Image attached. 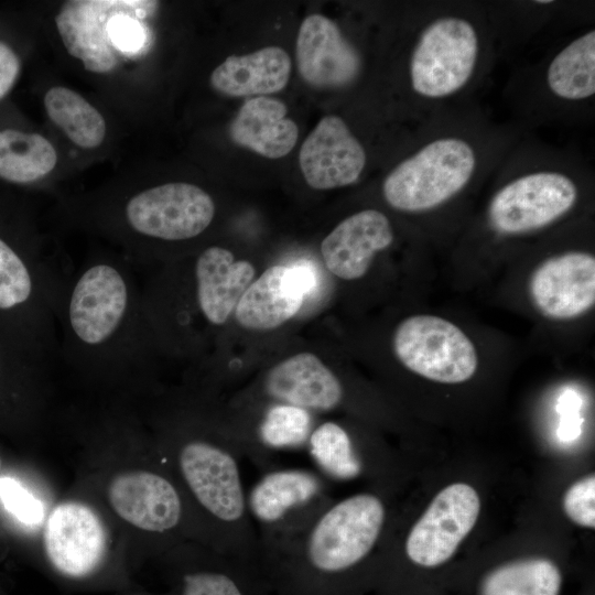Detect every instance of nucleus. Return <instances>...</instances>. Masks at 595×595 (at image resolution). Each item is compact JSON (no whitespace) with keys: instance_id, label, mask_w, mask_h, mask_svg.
Here are the masks:
<instances>
[{"instance_id":"1","label":"nucleus","mask_w":595,"mask_h":595,"mask_svg":"<svg viewBox=\"0 0 595 595\" xmlns=\"http://www.w3.org/2000/svg\"><path fill=\"white\" fill-rule=\"evenodd\" d=\"M133 270L120 259L94 258L67 278L57 358L88 380L139 385L150 370L158 343Z\"/></svg>"},{"instance_id":"2","label":"nucleus","mask_w":595,"mask_h":595,"mask_svg":"<svg viewBox=\"0 0 595 595\" xmlns=\"http://www.w3.org/2000/svg\"><path fill=\"white\" fill-rule=\"evenodd\" d=\"M165 448L199 543L247 562L258 560V539L247 508L238 448L226 433L171 429Z\"/></svg>"},{"instance_id":"3","label":"nucleus","mask_w":595,"mask_h":595,"mask_svg":"<svg viewBox=\"0 0 595 595\" xmlns=\"http://www.w3.org/2000/svg\"><path fill=\"white\" fill-rule=\"evenodd\" d=\"M388 520L385 500L358 493L333 500L292 539L258 551V560L295 577L334 578L360 566L379 544Z\"/></svg>"},{"instance_id":"4","label":"nucleus","mask_w":595,"mask_h":595,"mask_svg":"<svg viewBox=\"0 0 595 595\" xmlns=\"http://www.w3.org/2000/svg\"><path fill=\"white\" fill-rule=\"evenodd\" d=\"M334 499L328 480L303 467H270L247 490L258 551L292 539Z\"/></svg>"},{"instance_id":"5","label":"nucleus","mask_w":595,"mask_h":595,"mask_svg":"<svg viewBox=\"0 0 595 595\" xmlns=\"http://www.w3.org/2000/svg\"><path fill=\"white\" fill-rule=\"evenodd\" d=\"M475 166L469 143L458 138L436 139L399 163L385 178L382 193L394 209L425 212L455 196Z\"/></svg>"},{"instance_id":"6","label":"nucleus","mask_w":595,"mask_h":595,"mask_svg":"<svg viewBox=\"0 0 595 595\" xmlns=\"http://www.w3.org/2000/svg\"><path fill=\"white\" fill-rule=\"evenodd\" d=\"M106 495L112 511L143 532L166 542L195 538L188 506L170 470L121 472L111 478Z\"/></svg>"},{"instance_id":"7","label":"nucleus","mask_w":595,"mask_h":595,"mask_svg":"<svg viewBox=\"0 0 595 595\" xmlns=\"http://www.w3.org/2000/svg\"><path fill=\"white\" fill-rule=\"evenodd\" d=\"M392 347L411 372L440 383H462L478 368L470 338L451 321L430 314L411 315L397 326Z\"/></svg>"},{"instance_id":"8","label":"nucleus","mask_w":595,"mask_h":595,"mask_svg":"<svg viewBox=\"0 0 595 595\" xmlns=\"http://www.w3.org/2000/svg\"><path fill=\"white\" fill-rule=\"evenodd\" d=\"M216 212L212 196L185 182L143 190L129 197L122 208L127 230L148 241L178 242L202 235Z\"/></svg>"},{"instance_id":"9","label":"nucleus","mask_w":595,"mask_h":595,"mask_svg":"<svg viewBox=\"0 0 595 595\" xmlns=\"http://www.w3.org/2000/svg\"><path fill=\"white\" fill-rule=\"evenodd\" d=\"M478 55L474 26L455 17L441 18L421 33L410 61L414 91L442 98L459 90L470 78Z\"/></svg>"},{"instance_id":"10","label":"nucleus","mask_w":595,"mask_h":595,"mask_svg":"<svg viewBox=\"0 0 595 595\" xmlns=\"http://www.w3.org/2000/svg\"><path fill=\"white\" fill-rule=\"evenodd\" d=\"M577 198L573 180L558 172L522 175L501 187L488 206L491 227L504 235L543 228L572 209Z\"/></svg>"},{"instance_id":"11","label":"nucleus","mask_w":595,"mask_h":595,"mask_svg":"<svg viewBox=\"0 0 595 595\" xmlns=\"http://www.w3.org/2000/svg\"><path fill=\"white\" fill-rule=\"evenodd\" d=\"M158 1L149 0H71L63 3L55 24L69 55L91 73L105 74L125 60L112 46L110 25L125 13L153 15Z\"/></svg>"},{"instance_id":"12","label":"nucleus","mask_w":595,"mask_h":595,"mask_svg":"<svg viewBox=\"0 0 595 595\" xmlns=\"http://www.w3.org/2000/svg\"><path fill=\"white\" fill-rule=\"evenodd\" d=\"M479 510V496L470 485L446 486L410 529L404 541L407 558L423 567L444 564L473 530Z\"/></svg>"},{"instance_id":"13","label":"nucleus","mask_w":595,"mask_h":595,"mask_svg":"<svg viewBox=\"0 0 595 595\" xmlns=\"http://www.w3.org/2000/svg\"><path fill=\"white\" fill-rule=\"evenodd\" d=\"M43 544L51 565L69 578L93 574L108 548L105 524L99 515L79 501L56 505L45 519Z\"/></svg>"},{"instance_id":"14","label":"nucleus","mask_w":595,"mask_h":595,"mask_svg":"<svg viewBox=\"0 0 595 595\" xmlns=\"http://www.w3.org/2000/svg\"><path fill=\"white\" fill-rule=\"evenodd\" d=\"M529 298L552 321L577 318L595 304V257L586 251L552 256L532 271Z\"/></svg>"},{"instance_id":"15","label":"nucleus","mask_w":595,"mask_h":595,"mask_svg":"<svg viewBox=\"0 0 595 595\" xmlns=\"http://www.w3.org/2000/svg\"><path fill=\"white\" fill-rule=\"evenodd\" d=\"M299 163L312 188L329 190L359 178L366 165V152L342 118L326 116L304 140Z\"/></svg>"},{"instance_id":"16","label":"nucleus","mask_w":595,"mask_h":595,"mask_svg":"<svg viewBox=\"0 0 595 595\" xmlns=\"http://www.w3.org/2000/svg\"><path fill=\"white\" fill-rule=\"evenodd\" d=\"M295 54L301 77L317 88L347 86L357 78L361 67L359 53L337 24L317 13L303 20Z\"/></svg>"},{"instance_id":"17","label":"nucleus","mask_w":595,"mask_h":595,"mask_svg":"<svg viewBox=\"0 0 595 595\" xmlns=\"http://www.w3.org/2000/svg\"><path fill=\"white\" fill-rule=\"evenodd\" d=\"M260 390L268 401L295 405L312 413L334 411L346 400L343 381L311 353L296 354L273 366Z\"/></svg>"},{"instance_id":"18","label":"nucleus","mask_w":595,"mask_h":595,"mask_svg":"<svg viewBox=\"0 0 595 595\" xmlns=\"http://www.w3.org/2000/svg\"><path fill=\"white\" fill-rule=\"evenodd\" d=\"M392 241L388 217L377 209H364L340 221L322 241L321 252L329 272L343 280H356Z\"/></svg>"},{"instance_id":"19","label":"nucleus","mask_w":595,"mask_h":595,"mask_svg":"<svg viewBox=\"0 0 595 595\" xmlns=\"http://www.w3.org/2000/svg\"><path fill=\"white\" fill-rule=\"evenodd\" d=\"M192 277L197 311L207 323L219 326L251 284L255 267L246 260L236 261L226 248L210 246L195 259Z\"/></svg>"},{"instance_id":"20","label":"nucleus","mask_w":595,"mask_h":595,"mask_svg":"<svg viewBox=\"0 0 595 595\" xmlns=\"http://www.w3.org/2000/svg\"><path fill=\"white\" fill-rule=\"evenodd\" d=\"M257 423L229 436L242 458L262 472L273 467L275 452L305 448L315 426L312 412L269 401Z\"/></svg>"},{"instance_id":"21","label":"nucleus","mask_w":595,"mask_h":595,"mask_svg":"<svg viewBox=\"0 0 595 595\" xmlns=\"http://www.w3.org/2000/svg\"><path fill=\"white\" fill-rule=\"evenodd\" d=\"M281 100L257 96L246 100L229 125L234 143L259 155L279 159L289 154L299 137L296 123L286 118Z\"/></svg>"},{"instance_id":"22","label":"nucleus","mask_w":595,"mask_h":595,"mask_svg":"<svg viewBox=\"0 0 595 595\" xmlns=\"http://www.w3.org/2000/svg\"><path fill=\"white\" fill-rule=\"evenodd\" d=\"M304 298L290 267L273 266L246 289L235 307L236 318L245 328L272 329L292 318Z\"/></svg>"},{"instance_id":"23","label":"nucleus","mask_w":595,"mask_h":595,"mask_svg":"<svg viewBox=\"0 0 595 595\" xmlns=\"http://www.w3.org/2000/svg\"><path fill=\"white\" fill-rule=\"evenodd\" d=\"M291 73V60L279 46L247 55H230L210 75V85L231 97L263 96L282 90Z\"/></svg>"},{"instance_id":"24","label":"nucleus","mask_w":595,"mask_h":595,"mask_svg":"<svg viewBox=\"0 0 595 595\" xmlns=\"http://www.w3.org/2000/svg\"><path fill=\"white\" fill-rule=\"evenodd\" d=\"M57 163V153L42 134L14 127L0 128V180L29 185L44 178Z\"/></svg>"},{"instance_id":"25","label":"nucleus","mask_w":595,"mask_h":595,"mask_svg":"<svg viewBox=\"0 0 595 595\" xmlns=\"http://www.w3.org/2000/svg\"><path fill=\"white\" fill-rule=\"evenodd\" d=\"M305 448L316 470L327 480H354L367 472L366 456L349 431L337 422L314 426Z\"/></svg>"},{"instance_id":"26","label":"nucleus","mask_w":595,"mask_h":595,"mask_svg":"<svg viewBox=\"0 0 595 595\" xmlns=\"http://www.w3.org/2000/svg\"><path fill=\"white\" fill-rule=\"evenodd\" d=\"M562 573L545 558H527L501 564L485 575L479 595H559Z\"/></svg>"},{"instance_id":"27","label":"nucleus","mask_w":595,"mask_h":595,"mask_svg":"<svg viewBox=\"0 0 595 595\" xmlns=\"http://www.w3.org/2000/svg\"><path fill=\"white\" fill-rule=\"evenodd\" d=\"M43 101L48 118L73 143L83 149H94L102 143L106 121L78 93L55 86L45 93Z\"/></svg>"},{"instance_id":"28","label":"nucleus","mask_w":595,"mask_h":595,"mask_svg":"<svg viewBox=\"0 0 595 595\" xmlns=\"http://www.w3.org/2000/svg\"><path fill=\"white\" fill-rule=\"evenodd\" d=\"M551 91L563 99L581 100L595 93V32L588 31L559 52L547 73Z\"/></svg>"},{"instance_id":"29","label":"nucleus","mask_w":595,"mask_h":595,"mask_svg":"<svg viewBox=\"0 0 595 595\" xmlns=\"http://www.w3.org/2000/svg\"><path fill=\"white\" fill-rule=\"evenodd\" d=\"M209 565L186 571L181 577V595H247L237 573L240 559L209 548ZM244 561V560H242Z\"/></svg>"},{"instance_id":"30","label":"nucleus","mask_w":595,"mask_h":595,"mask_svg":"<svg viewBox=\"0 0 595 595\" xmlns=\"http://www.w3.org/2000/svg\"><path fill=\"white\" fill-rule=\"evenodd\" d=\"M0 501L14 519L25 526H36L44 519L42 502L12 477H0Z\"/></svg>"},{"instance_id":"31","label":"nucleus","mask_w":595,"mask_h":595,"mask_svg":"<svg viewBox=\"0 0 595 595\" xmlns=\"http://www.w3.org/2000/svg\"><path fill=\"white\" fill-rule=\"evenodd\" d=\"M150 15L125 13L112 19L110 37L112 46L126 60L134 57L147 45L144 20Z\"/></svg>"},{"instance_id":"32","label":"nucleus","mask_w":595,"mask_h":595,"mask_svg":"<svg viewBox=\"0 0 595 595\" xmlns=\"http://www.w3.org/2000/svg\"><path fill=\"white\" fill-rule=\"evenodd\" d=\"M565 515L576 524L595 527V476L593 474L575 482L563 497Z\"/></svg>"},{"instance_id":"33","label":"nucleus","mask_w":595,"mask_h":595,"mask_svg":"<svg viewBox=\"0 0 595 595\" xmlns=\"http://www.w3.org/2000/svg\"><path fill=\"white\" fill-rule=\"evenodd\" d=\"M22 69V58L7 40L0 39V101L13 89Z\"/></svg>"},{"instance_id":"34","label":"nucleus","mask_w":595,"mask_h":595,"mask_svg":"<svg viewBox=\"0 0 595 595\" xmlns=\"http://www.w3.org/2000/svg\"><path fill=\"white\" fill-rule=\"evenodd\" d=\"M292 275L304 296L314 292L317 286L316 269L309 262H300L290 267Z\"/></svg>"},{"instance_id":"35","label":"nucleus","mask_w":595,"mask_h":595,"mask_svg":"<svg viewBox=\"0 0 595 595\" xmlns=\"http://www.w3.org/2000/svg\"><path fill=\"white\" fill-rule=\"evenodd\" d=\"M6 349H8V348L7 347H3V348L0 347V376H1V374L3 371H6V368L8 366V360H11V359L15 358L19 355H21V354H23L25 351H29V350H25V351H22L19 355L17 353H13L12 355H9V353Z\"/></svg>"},{"instance_id":"36","label":"nucleus","mask_w":595,"mask_h":595,"mask_svg":"<svg viewBox=\"0 0 595 595\" xmlns=\"http://www.w3.org/2000/svg\"><path fill=\"white\" fill-rule=\"evenodd\" d=\"M0 466H1V459H0Z\"/></svg>"}]
</instances>
